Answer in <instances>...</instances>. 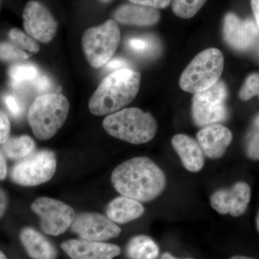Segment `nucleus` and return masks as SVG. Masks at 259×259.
Wrapping results in <instances>:
<instances>
[{
	"instance_id": "1",
	"label": "nucleus",
	"mask_w": 259,
	"mask_h": 259,
	"mask_svg": "<svg viewBox=\"0 0 259 259\" xmlns=\"http://www.w3.org/2000/svg\"><path fill=\"white\" fill-rule=\"evenodd\" d=\"M111 182L121 195L140 202H148L163 193L166 177L151 158L139 156L116 167L112 173Z\"/></svg>"
},
{
	"instance_id": "2",
	"label": "nucleus",
	"mask_w": 259,
	"mask_h": 259,
	"mask_svg": "<svg viewBox=\"0 0 259 259\" xmlns=\"http://www.w3.org/2000/svg\"><path fill=\"white\" fill-rule=\"evenodd\" d=\"M141 74L134 70H116L99 85L89 101L90 112L97 116L108 115L125 108L139 93Z\"/></svg>"
},
{
	"instance_id": "3",
	"label": "nucleus",
	"mask_w": 259,
	"mask_h": 259,
	"mask_svg": "<svg viewBox=\"0 0 259 259\" xmlns=\"http://www.w3.org/2000/svg\"><path fill=\"white\" fill-rule=\"evenodd\" d=\"M102 125L112 137L136 145L149 142L158 129L153 116L137 107L124 108L107 115Z\"/></svg>"
},
{
	"instance_id": "4",
	"label": "nucleus",
	"mask_w": 259,
	"mask_h": 259,
	"mask_svg": "<svg viewBox=\"0 0 259 259\" xmlns=\"http://www.w3.org/2000/svg\"><path fill=\"white\" fill-rule=\"evenodd\" d=\"M69 112V102L61 93L36 97L28 110V122L37 139L47 141L61 128Z\"/></svg>"
},
{
	"instance_id": "5",
	"label": "nucleus",
	"mask_w": 259,
	"mask_h": 259,
	"mask_svg": "<svg viewBox=\"0 0 259 259\" xmlns=\"http://www.w3.org/2000/svg\"><path fill=\"white\" fill-rule=\"evenodd\" d=\"M224 69L222 52L211 48L197 54L184 70L180 87L187 93L195 94L204 91L219 81Z\"/></svg>"
},
{
	"instance_id": "6",
	"label": "nucleus",
	"mask_w": 259,
	"mask_h": 259,
	"mask_svg": "<svg viewBox=\"0 0 259 259\" xmlns=\"http://www.w3.org/2000/svg\"><path fill=\"white\" fill-rule=\"evenodd\" d=\"M120 41V30L115 20H108L83 32L81 45L88 62L94 68L102 67L112 59Z\"/></svg>"
},
{
	"instance_id": "7",
	"label": "nucleus",
	"mask_w": 259,
	"mask_h": 259,
	"mask_svg": "<svg viewBox=\"0 0 259 259\" xmlns=\"http://www.w3.org/2000/svg\"><path fill=\"white\" fill-rule=\"evenodd\" d=\"M55 153L41 150L20 160L12 168L11 180L23 187H34L49 182L56 171Z\"/></svg>"
},
{
	"instance_id": "8",
	"label": "nucleus",
	"mask_w": 259,
	"mask_h": 259,
	"mask_svg": "<svg viewBox=\"0 0 259 259\" xmlns=\"http://www.w3.org/2000/svg\"><path fill=\"white\" fill-rule=\"evenodd\" d=\"M227 94L226 84L221 81L204 91L194 94L192 112L194 123L207 126L224 120Z\"/></svg>"
},
{
	"instance_id": "9",
	"label": "nucleus",
	"mask_w": 259,
	"mask_h": 259,
	"mask_svg": "<svg viewBox=\"0 0 259 259\" xmlns=\"http://www.w3.org/2000/svg\"><path fill=\"white\" fill-rule=\"evenodd\" d=\"M32 212L40 218V228L51 236L63 234L72 224L75 212L72 207L58 199L42 197L31 204Z\"/></svg>"
},
{
	"instance_id": "10",
	"label": "nucleus",
	"mask_w": 259,
	"mask_h": 259,
	"mask_svg": "<svg viewBox=\"0 0 259 259\" xmlns=\"http://www.w3.org/2000/svg\"><path fill=\"white\" fill-rule=\"evenodd\" d=\"M71 230L81 239L103 242L117 238L121 228L107 216L100 213L83 212L75 217Z\"/></svg>"
},
{
	"instance_id": "11",
	"label": "nucleus",
	"mask_w": 259,
	"mask_h": 259,
	"mask_svg": "<svg viewBox=\"0 0 259 259\" xmlns=\"http://www.w3.org/2000/svg\"><path fill=\"white\" fill-rule=\"evenodd\" d=\"M23 18L25 32L35 40L48 44L55 37L57 22L42 3L35 0L27 3Z\"/></svg>"
},
{
	"instance_id": "12",
	"label": "nucleus",
	"mask_w": 259,
	"mask_h": 259,
	"mask_svg": "<svg viewBox=\"0 0 259 259\" xmlns=\"http://www.w3.org/2000/svg\"><path fill=\"white\" fill-rule=\"evenodd\" d=\"M250 197L249 185L245 182H238L230 188L215 191L211 196L210 204L220 214L239 217L247 210Z\"/></svg>"
},
{
	"instance_id": "13",
	"label": "nucleus",
	"mask_w": 259,
	"mask_h": 259,
	"mask_svg": "<svg viewBox=\"0 0 259 259\" xmlns=\"http://www.w3.org/2000/svg\"><path fill=\"white\" fill-rule=\"evenodd\" d=\"M257 24L250 19L242 20L233 13H228L223 22V37L234 49L243 50L250 47L258 37Z\"/></svg>"
},
{
	"instance_id": "14",
	"label": "nucleus",
	"mask_w": 259,
	"mask_h": 259,
	"mask_svg": "<svg viewBox=\"0 0 259 259\" xmlns=\"http://www.w3.org/2000/svg\"><path fill=\"white\" fill-rule=\"evenodd\" d=\"M71 259H113L120 254L118 245L84 239H71L61 243Z\"/></svg>"
},
{
	"instance_id": "15",
	"label": "nucleus",
	"mask_w": 259,
	"mask_h": 259,
	"mask_svg": "<svg viewBox=\"0 0 259 259\" xmlns=\"http://www.w3.org/2000/svg\"><path fill=\"white\" fill-rule=\"evenodd\" d=\"M197 140L204 156L210 159H218L231 145L233 134L228 127L213 124L202 127L197 133Z\"/></svg>"
},
{
	"instance_id": "16",
	"label": "nucleus",
	"mask_w": 259,
	"mask_h": 259,
	"mask_svg": "<svg viewBox=\"0 0 259 259\" xmlns=\"http://www.w3.org/2000/svg\"><path fill=\"white\" fill-rule=\"evenodd\" d=\"M171 143L187 171L197 173L202 169L204 154L197 141L185 134H177L172 138Z\"/></svg>"
},
{
	"instance_id": "17",
	"label": "nucleus",
	"mask_w": 259,
	"mask_h": 259,
	"mask_svg": "<svg viewBox=\"0 0 259 259\" xmlns=\"http://www.w3.org/2000/svg\"><path fill=\"white\" fill-rule=\"evenodd\" d=\"M160 17L159 12L155 8L133 3L122 5L114 13L116 21L137 26H152L159 21Z\"/></svg>"
},
{
	"instance_id": "18",
	"label": "nucleus",
	"mask_w": 259,
	"mask_h": 259,
	"mask_svg": "<svg viewBox=\"0 0 259 259\" xmlns=\"http://www.w3.org/2000/svg\"><path fill=\"white\" fill-rule=\"evenodd\" d=\"M20 239L28 254L33 259H56L57 252L54 245L36 230L25 227L20 233Z\"/></svg>"
},
{
	"instance_id": "19",
	"label": "nucleus",
	"mask_w": 259,
	"mask_h": 259,
	"mask_svg": "<svg viewBox=\"0 0 259 259\" xmlns=\"http://www.w3.org/2000/svg\"><path fill=\"white\" fill-rule=\"evenodd\" d=\"M144 212V206L141 202L125 196L112 199L106 209L107 217L118 224H125L139 219Z\"/></svg>"
},
{
	"instance_id": "20",
	"label": "nucleus",
	"mask_w": 259,
	"mask_h": 259,
	"mask_svg": "<svg viewBox=\"0 0 259 259\" xmlns=\"http://www.w3.org/2000/svg\"><path fill=\"white\" fill-rule=\"evenodd\" d=\"M126 253L130 259H156L159 248L152 238L140 235L131 238L127 243Z\"/></svg>"
},
{
	"instance_id": "21",
	"label": "nucleus",
	"mask_w": 259,
	"mask_h": 259,
	"mask_svg": "<svg viewBox=\"0 0 259 259\" xmlns=\"http://www.w3.org/2000/svg\"><path fill=\"white\" fill-rule=\"evenodd\" d=\"M35 143L27 135L15 136L3 144V151L7 157L12 160H22L35 152Z\"/></svg>"
},
{
	"instance_id": "22",
	"label": "nucleus",
	"mask_w": 259,
	"mask_h": 259,
	"mask_svg": "<svg viewBox=\"0 0 259 259\" xmlns=\"http://www.w3.org/2000/svg\"><path fill=\"white\" fill-rule=\"evenodd\" d=\"M38 73L36 66L31 64L13 65L8 71L12 84L15 87L36 79Z\"/></svg>"
},
{
	"instance_id": "23",
	"label": "nucleus",
	"mask_w": 259,
	"mask_h": 259,
	"mask_svg": "<svg viewBox=\"0 0 259 259\" xmlns=\"http://www.w3.org/2000/svg\"><path fill=\"white\" fill-rule=\"evenodd\" d=\"M207 0H173L172 10L177 17L183 19L193 18Z\"/></svg>"
},
{
	"instance_id": "24",
	"label": "nucleus",
	"mask_w": 259,
	"mask_h": 259,
	"mask_svg": "<svg viewBox=\"0 0 259 259\" xmlns=\"http://www.w3.org/2000/svg\"><path fill=\"white\" fill-rule=\"evenodd\" d=\"M245 149L250 159L259 161V114L252 122L245 138Z\"/></svg>"
},
{
	"instance_id": "25",
	"label": "nucleus",
	"mask_w": 259,
	"mask_h": 259,
	"mask_svg": "<svg viewBox=\"0 0 259 259\" xmlns=\"http://www.w3.org/2000/svg\"><path fill=\"white\" fill-rule=\"evenodd\" d=\"M8 36L15 45L30 54H36L40 50V46L35 39L18 28L11 29Z\"/></svg>"
},
{
	"instance_id": "26",
	"label": "nucleus",
	"mask_w": 259,
	"mask_h": 259,
	"mask_svg": "<svg viewBox=\"0 0 259 259\" xmlns=\"http://www.w3.org/2000/svg\"><path fill=\"white\" fill-rule=\"evenodd\" d=\"M126 46L132 54L139 56L149 55L154 48L153 40L144 36L131 37L126 42Z\"/></svg>"
},
{
	"instance_id": "27",
	"label": "nucleus",
	"mask_w": 259,
	"mask_h": 259,
	"mask_svg": "<svg viewBox=\"0 0 259 259\" xmlns=\"http://www.w3.org/2000/svg\"><path fill=\"white\" fill-rule=\"evenodd\" d=\"M29 55L25 51L10 42H0V60L19 61L28 59Z\"/></svg>"
},
{
	"instance_id": "28",
	"label": "nucleus",
	"mask_w": 259,
	"mask_h": 259,
	"mask_svg": "<svg viewBox=\"0 0 259 259\" xmlns=\"http://www.w3.org/2000/svg\"><path fill=\"white\" fill-rule=\"evenodd\" d=\"M255 95L259 96V74L248 76L239 93L240 98L244 101L250 100Z\"/></svg>"
},
{
	"instance_id": "29",
	"label": "nucleus",
	"mask_w": 259,
	"mask_h": 259,
	"mask_svg": "<svg viewBox=\"0 0 259 259\" xmlns=\"http://www.w3.org/2000/svg\"><path fill=\"white\" fill-rule=\"evenodd\" d=\"M3 99L5 107L13 117L20 118L23 115L25 107L18 97L12 94H5Z\"/></svg>"
},
{
	"instance_id": "30",
	"label": "nucleus",
	"mask_w": 259,
	"mask_h": 259,
	"mask_svg": "<svg viewBox=\"0 0 259 259\" xmlns=\"http://www.w3.org/2000/svg\"><path fill=\"white\" fill-rule=\"evenodd\" d=\"M10 122L8 116L0 110V144H4L10 138Z\"/></svg>"
},
{
	"instance_id": "31",
	"label": "nucleus",
	"mask_w": 259,
	"mask_h": 259,
	"mask_svg": "<svg viewBox=\"0 0 259 259\" xmlns=\"http://www.w3.org/2000/svg\"><path fill=\"white\" fill-rule=\"evenodd\" d=\"M133 4L149 7L155 9L166 8L171 3V0H129Z\"/></svg>"
},
{
	"instance_id": "32",
	"label": "nucleus",
	"mask_w": 259,
	"mask_h": 259,
	"mask_svg": "<svg viewBox=\"0 0 259 259\" xmlns=\"http://www.w3.org/2000/svg\"><path fill=\"white\" fill-rule=\"evenodd\" d=\"M36 79L35 88L37 89V91L44 93L51 90L52 88V82L48 76H41L40 77H37Z\"/></svg>"
},
{
	"instance_id": "33",
	"label": "nucleus",
	"mask_w": 259,
	"mask_h": 259,
	"mask_svg": "<svg viewBox=\"0 0 259 259\" xmlns=\"http://www.w3.org/2000/svg\"><path fill=\"white\" fill-rule=\"evenodd\" d=\"M107 69L110 70H118L124 69L127 66V63L123 59H112V60L109 61L106 64Z\"/></svg>"
},
{
	"instance_id": "34",
	"label": "nucleus",
	"mask_w": 259,
	"mask_h": 259,
	"mask_svg": "<svg viewBox=\"0 0 259 259\" xmlns=\"http://www.w3.org/2000/svg\"><path fill=\"white\" fill-rule=\"evenodd\" d=\"M8 196L5 191L0 189V219L4 215L7 207H8Z\"/></svg>"
},
{
	"instance_id": "35",
	"label": "nucleus",
	"mask_w": 259,
	"mask_h": 259,
	"mask_svg": "<svg viewBox=\"0 0 259 259\" xmlns=\"http://www.w3.org/2000/svg\"><path fill=\"white\" fill-rule=\"evenodd\" d=\"M8 174L6 160L3 153L0 151V180H5Z\"/></svg>"
},
{
	"instance_id": "36",
	"label": "nucleus",
	"mask_w": 259,
	"mask_h": 259,
	"mask_svg": "<svg viewBox=\"0 0 259 259\" xmlns=\"http://www.w3.org/2000/svg\"><path fill=\"white\" fill-rule=\"evenodd\" d=\"M250 3H251L252 10H253L257 25L259 28V0H251Z\"/></svg>"
},
{
	"instance_id": "37",
	"label": "nucleus",
	"mask_w": 259,
	"mask_h": 259,
	"mask_svg": "<svg viewBox=\"0 0 259 259\" xmlns=\"http://www.w3.org/2000/svg\"><path fill=\"white\" fill-rule=\"evenodd\" d=\"M161 259H182V258H175V256L170 254L168 253H165L162 255ZM183 259H192V258H183Z\"/></svg>"
},
{
	"instance_id": "38",
	"label": "nucleus",
	"mask_w": 259,
	"mask_h": 259,
	"mask_svg": "<svg viewBox=\"0 0 259 259\" xmlns=\"http://www.w3.org/2000/svg\"><path fill=\"white\" fill-rule=\"evenodd\" d=\"M230 259H255L250 258V257L243 256V255H235V256L231 257Z\"/></svg>"
},
{
	"instance_id": "39",
	"label": "nucleus",
	"mask_w": 259,
	"mask_h": 259,
	"mask_svg": "<svg viewBox=\"0 0 259 259\" xmlns=\"http://www.w3.org/2000/svg\"><path fill=\"white\" fill-rule=\"evenodd\" d=\"M255 223H256V228L259 233V210L258 214H257L256 219H255Z\"/></svg>"
},
{
	"instance_id": "40",
	"label": "nucleus",
	"mask_w": 259,
	"mask_h": 259,
	"mask_svg": "<svg viewBox=\"0 0 259 259\" xmlns=\"http://www.w3.org/2000/svg\"><path fill=\"white\" fill-rule=\"evenodd\" d=\"M0 259H8L5 253H3V251H1V250H0Z\"/></svg>"
},
{
	"instance_id": "41",
	"label": "nucleus",
	"mask_w": 259,
	"mask_h": 259,
	"mask_svg": "<svg viewBox=\"0 0 259 259\" xmlns=\"http://www.w3.org/2000/svg\"><path fill=\"white\" fill-rule=\"evenodd\" d=\"M102 3H109V2L111 1V0H100Z\"/></svg>"
},
{
	"instance_id": "42",
	"label": "nucleus",
	"mask_w": 259,
	"mask_h": 259,
	"mask_svg": "<svg viewBox=\"0 0 259 259\" xmlns=\"http://www.w3.org/2000/svg\"><path fill=\"white\" fill-rule=\"evenodd\" d=\"M0 5H1V1H0Z\"/></svg>"
}]
</instances>
